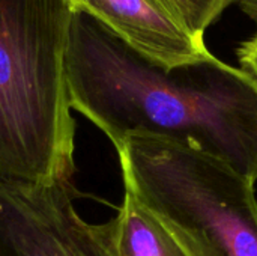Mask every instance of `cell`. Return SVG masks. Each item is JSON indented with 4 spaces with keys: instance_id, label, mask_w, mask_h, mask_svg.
I'll return each mask as SVG.
<instances>
[{
    "instance_id": "1",
    "label": "cell",
    "mask_w": 257,
    "mask_h": 256,
    "mask_svg": "<svg viewBox=\"0 0 257 256\" xmlns=\"http://www.w3.org/2000/svg\"><path fill=\"white\" fill-rule=\"evenodd\" d=\"M71 107L117 149L131 136L191 142L257 181V81L218 57L166 71L86 12L68 38Z\"/></svg>"
},
{
    "instance_id": "2",
    "label": "cell",
    "mask_w": 257,
    "mask_h": 256,
    "mask_svg": "<svg viewBox=\"0 0 257 256\" xmlns=\"http://www.w3.org/2000/svg\"><path fill=\"white\" fill-rule=\"evenodd\" d=\"M69 0H0V180L72 181Z\"/></svg>"
},
{
    "instance_id": "3",
    "label": "cell",
    "mask_w": 257,
    "mask_h": 256,
    "mask_svg": "<svg viewBox=\"0 0 257 256\" xmlns=\"http://www.w3.org/2000/svg\"><path fill=\"white\" fill-rule=\"evenodd\" d=\"M123 187L187 256H257L256 181L191 142L131 136L116 149Z\"/></svg>"
},
{
    "instance_id": "4",
    "label": "cell",
    "mask_w": 257,
    "mask_h": 256,
    "mask_svg": "<svg viewBox=\"0 0 257 256\" xmlns=\"http://www.w3.org/2000/svg\"><path fill=\"white\" fill-rule=\"evenodd\" d=\"M72 181L0 180V256H116L104 226L77 213Z\"/></svg>"
},
{
    "instance_id": "5",
    "label": "cell",
    "mask_w": 257,
    "mask_h": 256,
    "mask_svg": "<svg viewBox=\"0 0 257 256\" xmlns=\"http://www.w3.org/2000/svg\"><path fill=\"white\" fill-rule=\"evenodd\" d=\"M151 63L170 71L215 56L161 0H69Z\"/></svg>"
},
{
    "instance_id": "6",
    "label": "cell",
    "mask_w": 257,
    "mask_h": 256,
    "mask_svg": "<svg viewBox=\"0 0 257 256\" xmlns=\"http://www.w3.org/2000/svg\"><path fill=\"white\" fill-rule=\"evenodd\" d=\"M102 226L116 256H187L125 187L117 214Z\"/></svg>"
},
{
    "instance_id": "7",
    "label": "cell",
    "mask_w": 257,
    "mask_h": 256,
    "mask_svg": "<svg viewBox=\"0 0 257 256\" xmlns=\"http://www.w3.org/2000/svg\"><path fill=\"white\" fill-rule=\"evenodd\" d=\"M164 6L178 17L191 33L203 38L206 29L238 0H161Z\"/></svg>"
},
{
    "instance_id": "8",
    "label": "cell",
    "mask_w": 257,
    "mask_h": 256,
    "mask_svg": "<svg viewBox=\"0 0 257 256\" xmlns=\"http://www.w3.org/2000/svg\"><path fill=\"white\" fill-rule=\"evenodd\" d=\"M236 56L241 63V69L248 72L257 81V32L247 41L241 42L236 50Z\"/></svg>"
},
{
    "instance_id": "9",
    "label": "cell",
    "mask_w": 257,
    "mask_h": 256,
    "mask_svg": "<svg viewBox=\"0 0 257 256\" xmlns=\"http://www.w3.org/2000/svg\"><path fill=\"white\" fill-rule=\"evenodd\" d=\"M238 3L242 12L257 23V0H238Z\"/></svg>"
}]
</instances>
